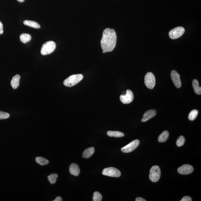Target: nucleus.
Segmentation results:
<instances>
[{
  "mask_svg": "<svg viewBox=\"0 0 201 201\" xmlns=\"http://www.w3.org/2000/svg\"><path fill=\"white\" fill-rule=\"evenodd\" d=\"M192 199L190 197L188 196H186L182 198L180 201H192Z\"/></svg>",
  "mask_w": 201,
  "mask_h": 201,
  "instance_id": "27",
  "label": "nucleus"
},
{
  "mask_svg": "<svg viewBox=\"0 0 201 201\" xmlns=\"http://www.w3.org/2000/svg\"><path fill=\"white\" fill-rule=\"evenodd\" d=\"M4 32V29H3V25L2 23L0 21V34H2Z\"/></svg>",
  "mask_w": 201,
  "mask_h": 201,
  "instance_id": "28",
  "label": "nucleus"
},
{
  "mask_svg": "<svg viewBox=\"0 0 201 201\" xmlns=\"http://www.w3.org/2000/svg\"><path fill=\"white\" fill-rule=\"evenodd\" d=\"M56 48L55 43L53 41H49L43 44L41 50V53L43 55H47L53 52Z\"/></svg>",
  "mask_w": 201,
  "mask_h": 201,
  "instance_id": "3",
  "label": "nucleus"
},
{
  "mask_svg": "<svg viewBox=\"0 0 201 201\" xmlns=\"http://www.w3.org/2000/svg\"><path fill=\"white\" fill-rule=\"evenodd\" d=\"M194 171L192 166L189 164H184L178 169V172L182 175H188L192 173Z\"/></svg>",
  "mask_w": 201,
  "mask_h": 201,
  "instance_id": "11",
  "label": "nucleus"
},
{
  "mask_svg": "<svg viewBox=\"0 0 201 201\" xmlns=\"http://www.w3.org/2000/svg\"><path fill=\"white\" fill-rule=\"evenodd\" d=\"M31 36L30 34L23 33L20 36V39L21 42L24 43H26L31 40Z\"/></svg>",
  "mask_w": 201,
  "mask_h": 201,
  "instance_id": "20",
  "label": "nucleus"
},
{
  "mask_svg": "<svg viewBox=\"0 0 201 201\" xmlns=\"http://www.w3.org/2000/svg\"><path fill=\"white\" fill-rule=\"evenodd\" d=\"M58 175L57 174L53 173L48 176V179L51 184H53L55 183L56 182L57 179Z\"/></svg>",
  "mask_w": 201,
  "mask_h": 201,
  "instance_id": "22",
  "label": "nucleus"
},
{
  "mask_svg": "<svg viewBox=\"0 0 201 201\" xmlns=\"http://www.w3.org/2000/svg\"><path fill=\"white\" fill-rule=\"evenodd\" d=\"M17 1L19 2H24V0H17Z\"/></svg>",
  "mask_w": 201,
  "mask_h": 201,
  "instance_id": "31",
  "label": "nucleus"
},
{
  "mask_svg": "<svg viewBox=\"0 0 201 201\" xmlns=\"http://www.w3.org/2000/svg\"><path fill=\"white\" fill-rule=\"evenodd\" d=\"M156 114V111L155 110L152 109L148 110L143 115L141 122H145L148 121V120L154 118Z\"/></svg>",
  "mask_w": 201,
  "mask_h": 201,
  "instance_id": "12",
  "label": "nucleus"
},
{
  "mask_svg": "<svg viewBox=\"0 0 201 201\" xmlns=\"http://www.w3.org/2000/svg\"><path fill=\"white\" fill-rule=\"evenodd\" d=\"M171 77L173 83L177 88H180L182 87V82L180 80V76L175 70L171 71Z\"/></svg>",
  "mask_w": 201,
  "mask_h": 201,
  "instance_id": "10",
  "label": "nucleus"
},
{
  "mask_svg": "<svg viewBox=\"0 0 201 201\" xmlns=\"http://www.w3.org/2000/svg\"><path fill=\"white\" fill-rule=\"evenodd\" d=\"M144 81L145 84L148 88H154L156 84L155 77L154 74L151 72H148L145 76Z\"/></svg>",
  "mask_w": 201,
  "mask_h": 201,
  "instance_id": "5",
  "label": "nucleus"
},
{
  "mask_svg": "<svg viewBox=\"0 0 201 201\" xmlns=\"http://www.w3.org/2000/svg\"><path fill=\"white\" fill-rule=\"evenodd\" d=\"M140 144L139 140H134L129 144L121 148V151L123 153H128L134 151Z\"/></svg>",
  "mask_w": 201,
  "mask_h": 201,
  "instance_id": "8",
  "label": "nucleus"
},
{
  "mask_svg": "<svg viewBox=\"0 0 201 201\" xmlns=\"http://www.w3.org/2000/svg\"><path fill=\"white\" fill-rule=\"evenodd\" d=\"M69 170L71 174L75 176H78L80 172V169L78 165L72 163L69 167Z\"/></svg>",
  "mask_w": 201,
  "mask_h": 201,
  "instance_id": "13",
  "label": "nucleus"
},
{
  "mask_svg": "<svg viewBox=\"0 0 201 201\" xmlns=\"http://www.w3.org/2000/svg\"><path fill=\"white\" fill-rule=\"evenodd\" d=\"M198 114V111L196 110H193L190 112L189 115V119L191 121H193L196 118Z\"/></svg>",
  "mask_w": 201,
  "mask_h": 201,
  "instance_id": "23",
  "label": "nucleus"
},
{
  "mask_svg": "<svg viewBox=\"0 0 201 201\" xmlns=\"http://www.w3.org/2000/svg\"><path fill=\"white\" fill-rule=\"evenodd\" d=\"M116 31L113 29L107 28L104 31L101 41V45L103 53L111 52L116 47L117 42Z\"/></svg>",
  "mask_w": 201,
  "mask_h": 201,
  "instance_id": "1",
  "label": "nucleus"
},
{
  "mask_svg": "<svg viewBox=\"0 0 201 201\" xmlns=\"http://www.w3.org/2000/svg\"><path fill=\"white\" fill-rule=\"evenodd\" d=\"M120 100L124 104H128L132 102L134 99V95L131 90H126V94L125 95H120Z\"/></svg>",
  "mask_w": 201,
  "mask_h": 201,
  "instance_id": "9",
  "label": "nucleus"
},
{
  "mask_svg": "<svg viewBox=\"0 0 201 201\" xmlns=\"http://www.w3.org/2000/svg\"><path fill=\"white\" fill-rule=\"evenodd\" d=\"M161 171L158 166L155 165L152 167L150 171L149 178L153 182H156L159 181L160 178Z\"/></svg>",
  "mask_w": 201,
  "mask_h": 201,
  "instance_id": "4",
  "label": "nucleus"
},
{
  "mask_svg": "<svg viewBox=\"0 0 201 201\" xmlns=\"http://www.w3.org/2000/svg\"><path fill=\"white\" fill-rule=\"evenodd\" d=\"M107 135L110 137H114L116 138H121L124 136V133L119 131H109L107 132Z\"/></svg>",
  "mask_w": 201,
  "mask_h": 201,
  "instance_id": "19",
  "label": "nucleus"
},
{
  "mask_svg": "<svg viewBox=\"0 0 201 201\" xmlns=\"http://www.w3.org/2000/svg\"><path fill=\"white\" fill-rule=\"evenodd\" d=\"M63 200L62 198L60 196H58L53 201H62Z\"/></svg>",
  "mask_w": 201,
  "mask_h": 201,
  "instance_id": "30",
  "label": "nucleus"
},
{
  "mask_svg": "<svg viewBox=\"0 0 201 201\" xmlns=\"http://www.w3.org/2000/svg\"><path fill=\"white\" fill-rule=\"evenodd\" d=\"M102 199L103 197L99 192H94L93 196V201H101L102 200Z\"/></svg>",
  "mask_w": 201,
  "mask_h": 201,
  "instance_id": "25",
  "label": "nucleus"
},
{
  "mask_svg": "<svg viewBox=\"0 0 201 201\" xmlns=\"http://www.w3.org/2000/svg\"><path fill=\"white\" fill-rule=\"evenodd\" d=\"M95 151V148L94 147H90L86 149L82 154V157L84 158H88L94 154Z\"/></svg>",
  "mask_w": 201,
  "mask_h": 201,
  "instance_id": "14",
  "label": "nucleus"
},
{
  "mask_svg": "<svg viewBox=\"0 0 201 201\" xmlns=\"http://www.w3.org/2000/svg\"><path fill=\"white\" fill-rule=\"evenodd\" d=\"M169 131H164L159 136L158 138V141L159 142H165L169 138Z\"/></svg>",
  "mask_w": 201,
  "mask_h": 201,
  "instance_id": "17",
  "label": "nucleus"
},
{
  "mask_svg": "<svg viewBox=\"0 0 201 201\" xmlns=\"http://www.w3.org/2000/svg\"><path fill=\"white\" fill-rule=\"evenodd\" d=\"M185 142V138L183 136H181L178 138L177 141H176V145L178 147H181L184 144Z\"/></svg>",
  "mask_w": 201,
  "mask_h": 201,
  "instance_id": "24",
  "label": "nucleus"
},
{
  "mask_svg": "<svg viewBox=\"0 0 201 201\" xmlns=\"http://www.w3.org/2000/svg\"><path fill=\"white\" fill-rule=\"evenodd\" d=\"M185 32V29L182 27H178L171 29L169 32L170 38L176 39L180 37Z\"/></svg>",
  "mask_w": 201,
  "mask_h": 201,
  "instance_id": "6",
  "label": "nucleus"
},
{
  "mask_svg": "<svg viewBox=\"0 0 201 201\" xmlns=\"http://www.w3.org/2000/svg\"><path fill=\"white\" fill-rule=\"evenodd\" d=\"M192 86L193 87L194 92L197 95H201V87L199 86V84L197 80H194L192 82Z\"/></svg>",
  "mask_w": 201,
  "mask_h": 201,
  "instance_id": "16",
  "label": "nucleus"
},
{
  "mask_svg": "<svg viewBox=\"0 0 201 201\" xmlns=\"http://www.w3.org/2000/svg\"><path fill=\"white\" fill-rule=\"evenodd\" d=\"M36 162L41 165H45L49 164V161L46 159L42 157H37L36 158Z\"/></svg>",
  "mask_w": 201,
  "mask_h": 201,
  "instance_id": "21",
  "label": "nucleus"
},
{
  "mask_svg": "<svg viewBox=\"0 0 201 201\" xmlns=\"http://www.w3.org/2000/svg\"><path fill=\"white\" fill-rule=\"evenodd\" d=\"M83 77V75L80 74L70 76L64 80V85L67 87H73L81 81Z\"/></svg>",
  "mask_w": 201,
  "mask_h": 201,
  "instance_id": "2",
  "label": "nucleus"
},
{
  "mask_svg": "<svg viewBox=\"0 0 201 201\" xmlns=\"http://www.w3.org/2000/svg\"><path fill=\"white\" fill-rule=\"evenodd\" d=\"M102 174L104 175L114 177H119L121 175L120 171L114 167L105 168L103 169Z\"/></svg>",
  "mask_w": 201,
  "mask_h": 201,
  "instance_id": "7",
  "label": "nucleus"
},
{
  "mask_svg": "<svg viewBox=\"0 0 201 201\" xmlns=\"http://www.w3.org/2000/svg\"><path fill=\"white\" fill-rule=\"evenodd\" d=\"M23 23L25 25L35 28V29H39L40 28V26L37 22H35V21L25 20L24 21Z\"/></svg>",
  "mask_w": 201,
  "mask_h": 201,
  "instance_id": "18",
  "label": "nucleus"
},
{
  "mask_svg": "<svg viewBox=\"0 0 201 201\" xmlns=\"http://www.w3.org/2000/svg\"><path fill=\"white\" fill-rule=\"evenodd\" d=\"M136 201H146V200H145L144 199L142 198L141 197H138L136 199Z\"/></svg>",
  "mask_w": 201,
  "mask_h": 201,
  "instance_id": "29",
  "label": "nucleus"
},
{
  "mask_svg": "<svg viewBox=\"0 0 201 201\" xmlns=\"http://www.w3.org/2000/svg\"><path fill=\"white\" fill-rule=\"evenodd\" d=\"M10 115L9 113L0 111V120L5 119L9 118Z\"/></svg>",
  "mask_w": 201,
  "mask_h": 201,
  "instance_id": "26",
  "label": "nucleus"
},
{
  "mask_svg": "<svg viewBox=\"0 0 201 201\" xmlns=\"http://www.w3.org/2000/svg\"><path fill=\"white\" fill-rule=\"evenodd\" d=\"M20 79V76L19 75H16L13 77L11 83L13 89H16L19 87Z\"/></svg>",
  "mask_w": 201,
  "mask_h": 201,
  "instance_id": "15",
  "label": "nucleus"
}]
</instances>
